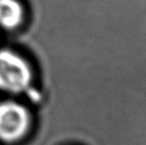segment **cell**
<instances>
[{"instance_id":"1","label":"cell","mask_w":146,"mask_h":145,"mask_svg":"<svg viewBox=\"0 0 146 145\" xmlns=\"http://www.w3.org/2000/svg\"><path fill=\"white\" fill-rule=\"evenodd\" d=\"M33 72L25 58L11 49H0V91L12 94L26 92Z\"/></svg>"},{"instance_id":"2","label":"cell","mask_w":146,"mask_h":145,"mask_svg":"<svg viewBox=\"0 0 146 145\" xmlns=\"http://www.w3.org/2000/svg\"><path fill=\"white\" fill-rule=\"evenodd\" d=\"M31 118L28 109L16 101L0 102V140L14 143L26 136Z\"/></svg>"},{"instance_id":"3","label":"cell","mask_w":146,"mask_h":145,"mask_svg":"<svg viewBox=\"0 0 146 145\" xmlns=\"http://www.w3.org/2000/svg\"><path fill=\"white\" fill-rule=\"evenodd\" d=\"M24 8L18 0H0V27L4 30L18 28L24 20Z\"/></svg>"}]
</instances>
